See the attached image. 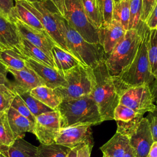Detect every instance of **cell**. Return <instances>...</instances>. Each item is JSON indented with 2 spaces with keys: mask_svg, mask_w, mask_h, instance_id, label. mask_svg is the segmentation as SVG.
Here are the masks:
<instances>
[{
  "mask_svg": "<svg viewBox=\"0 0 157 157\" xmlns=\"http://www.w3.org/2000/svg\"><path fill=\"white\" fill-rule=\"evenodd\" d=\"M94 84L90 95L96 102L102 121L113 120V113L119 104L120 95L126 88L118 77L111 76L105 61L93 69Z\"/></svg>",
  "mask_w": 157,
  "mask_h": 157,
  "instance_id": "cell-1",
  "label": "cell"
},
{
  "mask_svg": "<svg viewBox=\"0 0 157 157\" xmlns=\"http://www.w3.org/2000/svg\"><path fill=\"white\" fill-rule=\"evenodd\" d=\"M139 28L140 40L136 55L131 63L118 77L126 88L141 85H148L155 77L151 73L148 56V42L150 29L145 22L140 21Z\"/></svg>",
  "mask_w": 157,
  "mask_h": 157,
  "instance_id": "cell-2",
  "label": "cell"
},
{
  "mask_svg": "<svg viewBox=\"0 0 157 157\" xmlns=\"http://www.w3.org/2000/svg\"><path fill=\"white\" fill-rule=\"evenodd\" d=\"M56 110L59 113L61 128L77 125L93 126L103 121L90 94L75 99L63 100Z\"/></svg>",
  "mask_w": 157,
  "mask_h": 157,
  "instance_id": "cell-3",
  "label": "cell"
},
{
  "mask_svg": "<svg viewBox=\"0 0 157 157\" xmlns=\"http://www.w3.org/2000/svg\"><path fill=\"white\" fill-rule=\"evenodd\" d=\"M57 18L69 53L83 65L94 69L105 60L107 55L100 44L86 41L58 12Z\"/></svg>",
  "mask_w": 157,
  "mask_h": 157,
  "instance_id": "cell-4",
  "label": "cell"
},
{
  "mask_svg": "<svg viewBox=\"0 0 157 157\" xmlns=\"http://www.w3.org/2000/svg\"><path fill=\"white\" fill-rule=\"evenodd\" d=\"M139 28L129 29L124 37L107 56L105 64L109 74L118 77L133 61L139 45Z\"/></svg>",
  "mask_w": 157,
  "mask_h": 157,
  "instance_id": "cell-5",
  "label": "cell"
},
{
  "mask_svg": "<svg viewBox=\"0 0 157 157\" xmlns=\"http://www.w3.org/2000/svg\"><path fill=\"white\" fill-rule=\"evenodd\" d=\"M62 73L67 85L55 89L62 101L75 99L91 94L94 84L92 68L79 64Z\"/></svg>",
  "mask_w": 157,
  "mask_h": 157,
  "instance_id": "cell-6",
  "label": "cell"
},
{
  "mask_svg": "<svg viewBox=\"0 0 157 157\" xmlns=\"http://www.w3.org/2000/svg\"><path fill=\"white\" fill-rule=\"evenodd\" d=\"M64 18L86 41L99 44L98 31L88 19L81 0H65Z\"/></svg>",
  "mask_w": 157,
  "mask_h": 157,
  "instance_id": "cell-7",
  "label": "cell"
},
{
  "mask_svg": "<svg viewBox=\"0 0 157 157\" xmlns=\"http://www.w3.org/2000/svg\"><path fill=\"white\" fill-rule=\"evenodd\" d=\"M17 1L36 17L42 25L45 32L56 45L69 53L59 27L56 11L55 12L51 11L47 7L45 3L41 1L29 2L23 0Z\"/></svg>",
  "mask_w": 157,
  "mask_h": 157,
  "instance_id": "cell-8",
  "label": "cell"
},
{
  "mask_svg": "<svg viewBox=\"0 0 157 157\" xmlns=\"http://www.w3.org/2000/svg\"><path fill=\"white\" fill-rule=\"evenodd\" d=\"M119 104L142 115L153 112L156 107L148 85L126 88L121 93Z\"/></svg>",
  "mask_w": 157,
  "mask_h": 157,
  "instance_id": "cell-9",
  "label": "cell"
},
{
  "mask_svg": "<svg viewBox=\"0 0 157 157\" xmlns=\"http://www.w3.org/2000/svg\"><path fill=\"white\" fill-rule=\"evenodd\" d=\"M60 129L59 113L57 110H52L36 117L33 134L40 144L48 145L55 143Z\"/></svg>",
  "mask_w": 157,
  "mask_h": 157,
  "instance_id": "cell-10",
  "label": "cell"
},
{
  "mask_svg": "<svg viewBox=\"0 0 157 157\" xmlns=\"http://www.w3.org/2000/svg\"><path fill=\"white\" fill-rule=\"evenodd\" d=\"M91 126L77 125L61 128L55 143L71 149L83 145H88L93 147L94 142Z\"/></svg>",
  "mask_w": 157,
  "mask_h": 157,
  "instance_id": "cell-11",
  "label": "cell"
},
{
  "mask_svg": "<svg viewBox=\"0 0 157 157\" xmlns=\"http://www.w3.org/2000/svg\"><path fill=\"white\" fill-rule=\"evenodd\" d=\"M144 115L119 104L113 113V120L117 124V132L129 137L138 128Z\"/></svg>",
  "mask_w": 157,
  "mask_h": 157,
  "instance_id": "cell-12",
  "label": "cell"
},
{
  "mask_svg": "<svg viewBox=\"0 0 157 157\" xmlns=\"http://www.w3.org/2000/svg\"><path fill=\"white\" fill-rule=\"evenodd\" d=\"M25 65L32 69L44 82L45 85L52 89L64 87L67 82L62 72L50 66L40 64L31 58L23 56Z\"/></svg>",
  "mask_w": 157,
  "mask_h": 157,
  "instance_id": "cell-13",
  "label": "cell"
},
{
  "mask_svg": "<svg viewBox=\"0 0 157 157\" xmlns=\"http://www.w3.org/2000/svg\"><path fill=\"white\" fill-rule=\"evenodd\" d=\"M15 25L20 36L29 41L30 43L40 48L49 57H52V50L55 43L46 33L39 31L23 23L16 20Z\"/></svg>",
  "mask_w": 157,
  "mask_h": 157,
  "instance_id": "cell-14",
  "label": "cell"
},
{
  "mask_svg": "<svg viewBox=\"0 0 157 157\" xmlns=\"http://www.w3.org/2000/svg\"><path fill=\"white\" fill-rule=\"evenodd\" d=\"M98 31L99 44L108 55L124 37L127 31L118 21L112 19L109 24L102 25Z\"/></svg>",
  "mask_w": 157,
  "mask_h": 157,
  "instance_id": "cell-15",
  "label": "cell"
},
{
  "mask_svg": "<svg viewBox=\"0 0 157 157\" xmlns=\"http://www.w3.org/2000/svg\"><path fill=\"white\" fill-rule=\"evenodd\" d=\"M14 78L11 82V90L16 93L30 91L34 88L45 85L42 80L30 68L26 66L21 70L7 68Z\"/></svg>",
  "mask_w": 157,
  "mask_h": 157,
  "instance_id": "cell-16",
  "label": "cell"
},
{
  "mask_svg": "<svg viewBox=\"0 0 157 157\" xmlns=\"http://www.w3.org/2000/svg\"><path fill=\"white\" fill-rule=\"evenodd\" d=\"M129 139V145L137 157H147L154 141L146 117L143 118L138 128Z\"/></svg>",
  "mask_w": 157,
  "mask_h": 157,
  "instance_id": "cell-17",
  "label": "cell"
},
{
  "mask_svg": "<svg viewBox=\"0 0 157 157\" xmlns=\"http://www.w3.org/2000/svg\"><path fill=\"white\" fill-rule=\"evenodd\" d=\"M20 37L15 23L0 15V49L15 50Z\"/></svg>",
  "mask_w": 157,
  "mask_h": 157,
  "instance_id": "cell-18",
  "label": "cell"
},
{
  "mask_svg": "<svg viewBox=\"0 0 157 157\" xmlns=\"http://www.w3.org/2000/svg\"><path fill=\"white\" fill-rule=\"evenodd\" d=\"M15 51L23 56L31 58L40 64L56 69L53 59L52 58L49 57L40 48L21 37Z\"/></svg>",
  "mask_w": 157,
  "mask_h": 157,
  "instance_id": "cell-19",
  "label": "cell"
},
{
  "mask_svg": "<svg viewBox=\"0 0 157 157\" xmlns=\"http://www.w3.org/2000/svg\"><path fill=\"white\" fill-rule=\"evenodd\" d=\"M9 124L15 139L23 138L26 132H33L34 123L10 107L7 113Z\"/></svg>",
  "mask_w": 157,
  "mask_h": 157,
  "instance_id": "cell-20",
  "label": "cell"
},
{
  "mask_svg": "<svg viewBox=\"0 0 157 157\" xmlns=\"http://www.w3.org/2000/svg\"><path fill=\"white\" fill-rule=\"evenodd\" d=\"M129 145V138L116 132L113 136L100 148V150L103 155L107 157H123Z\"/></svg>",
  "mask_w": 157,
  "mask_h": 157,
  "instance_id": "cell-21",
  "label": "cell"
},
{
  "mask_svg": "<svg viewBox=\"0 0 157 157\" xmlns=\"http://www.w3.org/2000/svg\"><path fill=\"white\" fill-rule=\"evenodd\" d=\"M52 53L56 69L60 72L66 71L79 64H82L72 54L56 44L52 48Z\"/></svg>",
  "mask_w": 157,
  "mask_h": 157,
  "instance_id": "cell-22",
  "label": "cell"
},
{
  "mask_svg": "<svg viewBox=\"0 0 157 157\" xmlns=\"http://www.w3.org/2000/svg\"><path fill=\"white\" fill-rule=\"evenodd\" d=\"M30 94L46 106L56 110L62 99L56 93L55 89L45 85L37 86L30 91Z\"/></svg>",
  "mask_w": 157,
  "mask_h": 157,
  "instance_id": "cell-23",
  "label": "cell"
},
{
  "mask_svg": "<svg viewBox=\"0 0 157 157\" xmlns=\"http://www.w3.org/2000/svg\"><path fill=\"white\" fill-rule=\"evenodd\" d=\"M7 157H36L37 147L28 142L23 138L15 139L7 149L2 151Z\"/></svg>",
  "mask_w": 157,
  "mask_h": 157,
  "instance_id": "cell-24",
  "label": "cell"
},
{
  "mask_svg": "<svg viewBox=\"0 0 157 157\" xmlns=\"http://www.w3.org/2000/svg\"><path fill=\"white\" fill-rule=\"evenodd\" d=\"M12 17L14 22L16 20H18L39 31L46 33L42 25L36 17L17 1H15Z\"/></svg>",
  "mask_w": 157,
  "mask_h": 157,
  "instance_id": "cell-25",
  "label": "cell"
},
{
  "mask_svg": "<svg viewBox=\"0 0 157 157\" xmlns=\"http://www.w3.org/2000/svg\"><path fill=\"white\" fill-rule=\"evenodd\" d=\"M0 63L6 68L21 70L26 67L22 56L13 50L0 49Z\"/></svg>",
  "mask_w": 157,
  "mask_h": 157,
  "instance_id": "cell-26",
  "label": "cell"
},
{
  "mask_svg": "<svg viewBox=\"0 0 157 157\" xmlns=\"http://www.w3.org/2000/svg\"><path fill=\"white\" fill-rule=\"evenodd\" d=\"M71 150L70 148L56 143L48 145L40 144L37 147L36 157H67Z\"/></svg>",
  "mask_w": 157,
  "mask_h": 157,
  "instance_id": "cell-27",
  "label": "cell"
},
{
  "mask_svg": "<svg viewBox=\"0 0 157 157\" xmlns=\"http://www.w3.org/2000/svg\"><path fill=\"white\" fill-rule=\"evenodd\" d=\"M131 0H120L113 5L112 19L118 21L126 31L128 30Z\"/></svg>",
  "mask_w": 157,
  "mask_h": 157,
  "instance_id": "cell-28",
  "label": "cell"
},
{
  "mask_svg": "<svg viewBox=\"0 0 157 157\" xmlns=\"http://www.w3.org/2000/svg\"><path fill=\"white\" fill-rule=\"evenodd\" d=\"M15 140L9 124L7 113L0 116V151L7 149Z\"/></svg>",
  "mask_w": 157,
  "mask_h": 157,
  "instance_id": "cell-29",
  "label": "cell"
},
{
  "mask_svg": "<svg viewBox=\"0 0 157 157\" xmlns=\"http://www.w3.org/2000/svg\"><path fill=\"white\" fill-rule=\"evenodd\" d=\"M17 94H18L24 101L28 109L35 117L43 113L54 110L44 105L35 98L33 97L30 94V91L20 92Z\"/></svg>",
  "mask_w": 157,
  "mask_h": 157,
  "instance_id": "cell-30",
  "label": "cell"
},
{
  "mask_svg": "<svg viewBox=\"0 0 157 157\" xmlns=\"http://www.w3.org/2000/svg\"><path fill=\"white\" fill-rule=\"evenodd\" d=\"M148 56L151 73L156 78L157 77V28L150 29L148 42Z\"/></svg>",
  "mask_w": 157,
  "mask_h": 157,
  "instance_id": "cell-31",
  "label": "cell"
},
{
  "mask_svg": "<svg viewBox=\"0 0 157 157\" xmlns=\"http://www.w3.org/2000/svg\"><path fill=\"white\" fill-rule=\"evenodd\" d=\"M81 1L88 19L96 29H99L102 25V21L99 9L95 1L81 0Z\"/></svg>",
  "mask_w": 157,
  "mask_h": 157,
  "instance_id": "cell-32",
  "label": "cell"
},
{
  "mask_svg": "<svg viewBox=\"0 0 157 157\" xmlns=\"http://www.w3.org/2000/svg\"><path fill=\"white\" fill-rule=\"evenodd\" d=\"M16 94L5 85H0V116L7 113Z\"/></svg>",
  "mask_w": 157,
  "mask_h": 157,
  "instance_id": "cell-33",
  "label": "cell"
},
{
  "mask_svg": "<svg viewBox=\"0 0 157 157\" xmlns=\"http://www.w3.org/2000/svg\"><path fill=\"white\" fill-rule=\"evenodd\" d=\"M142 0H131L130 16L128 25V30L136 29L139 22L142 12Z\"/></svg>",
  "mask_w": 157,
  "mask_h": 157,
  "instance_id": "cell-34",
  "label": "cell"
},
{
  "mask_svg": "<svg viewBox=\"0 0 157 157\" xmlns=\"http://www.w3.org/2000/svg\"><path fill=\"white\" fill-rule=\"evenodd\" d=\"M101 13L102 25L109 24L112 20L113 9V0H94Z\"/></svg>",
  "mask_w": 157,
  "mask_h": 157,
  "instance_id": "cell-35",
  "label": "cell"
},
{
  "mask_svg": "<svg viewBox=\"0 0 157 157\" xmlns=\"http://www.w3.org/2000/svg\"><path fill=\"white\" fill-rule=\"evenodd\" d=\"M10 107L14 109L19 113L27 118L28 120H29L31 122H33L34 124L36 121V117L32 114V113L28 109V106L24 102V101L18 94H16L15 98L13 100Z\"/></svg>",
  "mask_w": 157,
  "mask_h": 157,
  "instance_id": "cell-36",
  "label": "cell"
},
{
  "mask_svg": "<svg viewBox=\"0 0 157 157\" xmlns=\"http://www.w3.org/2000/svg\"><path fill=\"white\" fill-rule=\"evenodd\" d=\"M15 5L14 0H0V15L8 21L15 23L12 17Z\"/></svg>",
  "mask_w": 157,
  "mask_h": 157,
  "instance_id": "cell-37",
  "label": "cell"
},
{
  "mask_svg": "<svg viewBox=\"0 0 157 157\" xmlns=\"http://www.w3.org/2000/svg\"><path fill=\"white\" fill-rule=\"evenodd\" d=\"M157 4V0H142V12L140 20L145 22L150 13Z\"/></svg>",
  "mask_w": 157,
  "mask_h": 157,
  "instance_id": "cell-38",
  "label": "cell"
},
{
  "mask_svg": "<svg viewBox=\"0 0 157 157\" xmlns=\"http://www.w3.org/2000/svg\"><path fill=\"white\" fill-rule=\"evenodd\" d=\"M148 121L151 134L153 140L155 142H157V117L152 115L148 112V114L146 117Z\"/></svg>",
  "mask_w": 157,
  "mask_h": 157,
  "instance_id": "cell-39",
  "label": "cell"
},
{
  "mask_svg": "<svg viewBox=\"0 0 157 157\" xmlns=\"http://www.w3.org/2000/svg\"><path fill=\"white\" fill-rule=\"evenodd\" d=\"M145 23L150 29L157 28V4L150 13Z\"/></svg>",
  "mask_w": 157,
  "mask_h": 157,
  "instance_id": "cell-40",
  "label": "cell"
},
{
  "mask_svg": "<svg viewBox=\"0 0 157 157\" xmlns=\"http://www.w3.org/2000/svg\"><path fill=\"white\" fill-rule=\"evenodd\" d=\"M7 69L0 63V85H5L11 89V82L7 79Z\"/></svg>",
  "mask_w": 157,
  "mask_h": 157,
  "instance_id": "cell-41",
  "label": "cell"
},
{
  "mask_svg": "<svg viewBox=\"0 0 157 157\" xmlns=\"http://www.w3.org/2000/svg\"><path fill=\"white\" fill-rule=\"evenodd\" d=\"M55 6L56 11L64 18L65 15V0H48Z\"/></svg>",
  "mask_w": 157,
  "mask_h": 157,
  "instance_id": "cell-42",
  "label": "cell"
},
{
  "mask_svg": "<svg viewBox=\"0 0 157 157\" xmlns=\"http://www.w3.org/2000/svg\"><path fill=\"white\" fill-rule=\"evenodd\" d=\"M92 148L88 145L81 146L77 150V157H90Z\"/></svg>",
  "mask_w": 157,
  "mask_h": 157,
  "instance_id": "cell-43",
  "label": "cell"
},
{
  "mask_svg": "<svg viewBox=\"0 0 157 157\" xmlns=\"http://www.w3.org/2000/svg\"><path fill=\"white\" fill-rule=\"evenodd\" d=\"M151 93L153 99V101L156 106H157V77L154 78L153 81L149 85Z\"/></svg>",
  "mask_w": 157,
  "mask_h": 157,
  "instance_id": "cell-44",
  "label": "cell"
},
{
  "mask_svg": "<svg viewBox=\"0 0 157 157\" xmlns=\"http://www.w3.org/2000/svg\"><path fill=\"white\" fill-rule=\"evenodd\" d=\"M147 157H157V142H153Z\"/></svg>",
  "mask_w": 157,
  "mask_h": 157,
  "instance_id": "cell-45",
  "label": "cell"
},
{
  "mask_svg": "<svg viewBox=\"0 0 157 157\" xmlns=\"http://www.w3.org/2000/svg\"><path fill=\"white\" fill-rule=\"evenodd\" d=\"M123 157H137V156L134 150H133V148L129 145Z\"/></svg>",
  "mask_w": 157,
  "mask_h": 157,
  "instance_id": "cell-46",
  "label": "cell"
},
{
  "mask_svg": "<svg viewBox=\"0 0 157 157\" xmlns=\"http://www.w3.org/2000/svg\"><path fill=\"white\" fill-rule=\"evenodd\" d=\"M81 146H82V145H81ZM81 146H78V147H75V148L71 149L67 157H77V150Z\"/></svg>",
  "mask_w": 157,
  "mask_h": 157,
  "instance_id": "cell-47",
  "label": "cell"
},
{
  "mask_svg": "<svg viewBox=\"0 0 157 157\" xmlns=\"http://www.w3.org/2000/svg\"><path fill=\"white\" fill-rule=\"evenodd\" d=\"M151 113L152 115H155V116L157 117V106H156V107L155 110L153 112H151Z\"/></svg>",
  "mask_w": 157,
  "mask_h": 157,
  "instance_id": "cell-48",
  "label": "cell"
},
{
  "mask_svg": "<svg viewBox=\"0 0 157 157\" xmlns=\"http://www.w3.org/2000/svg\"><path fill=\"white\" fill-rule=\"evenodd\" d=\"M0 157H7L4 153L0 151Z\"/></svg>",
  "mask_w": 157,
  "mask_h": 157,
  "instance_id": "cell-49",
  "label": "cell"
},
{
  "mask_svg": "<svg viewBox=\"0 0 157 157\" xmlns=\"http://www.w3.org/2000/svg\"><path fill=\"white\" fill-rule=\"evenodd\" d=\"M15 1H21V0H14ZM23 1H29V2H35V1H39V0H23Z\"/></svg>",
  "mask_w": 157,
  "mask_h": 157,
  "instance_id": "cell-50",
  "label": "cell"
},
{
  "mask_svg": "<svg viewBox=\"0 0 157 157\" xmlns=\"http://www.w3.org/2000/svg\"><path fill=\"white\" fill-rule=\"evenodd\" d=\"M113 4H115L117 3V2H118L120 0H113Z\"/></svg>",
  "mask_w": 157,
  "mask_h": 157,
  "instance_id": "cell-51",
  "label": "cell"
},
{
  "mask_svg": "<svg viewBox=\"0 0 157 157\" xmlns=\"http://www.w3.org/2000/svg\"><path fill=\"white\" fill-rule=\"evenodd\" d=\"M39 1H41V2H44V3H45L48 0H39Z\"/></svg>",
  "mask_w": 157,
  "mask_h": 157,
  "instance_id": "cell-52",
  "label": "cell"
},
{
  "mask_svg": "<svg viewBox=\"0 0 157 157\" xmlns=\"http://www.w3.org/2000/svg\"><path fill=\"white\" fill-rule=\"evenodd\" d=\"M102 157H106V156H105V155H103V156H102Z\"/></svg>",
  "mask_w": 157,
  "mask_h": 157,
  "instance_id": "cell-53",
  "label": "cell"
},
{
  "mask_svg": "<svg viewBox=\"0 0 157 157\" xmlns=\"http://www.w3.org/2000/svg\"><path fill=\"white\" fill-rule=\"evenodd\" d=\"M106 157H107V156H106Z\"/></svg>",
  "mask_w": 157,
  "mask_h": 157,
  "instance_id": "cell-54",
  "label": "cell"
}]
</instances>
